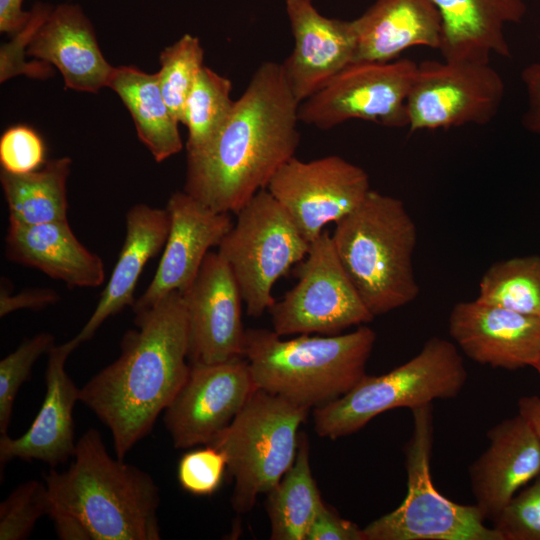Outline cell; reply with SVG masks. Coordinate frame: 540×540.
<instances>
[{
	"label": "cell",
	"mask_w": 540,
	"mask_h": 540,
	"mask_svg": "<svg viewBox=\"0 0 540 540\" xmlns=\"http://www.w3.org/2000/svg\"><path fill=\"white\" fill-rule=\"evenodd\" d=\"M517 404L518 413L528 421L540 440V397L524 396Z\"/></svg>",
	"instance_id": "7bdbcfd3"
},
{
	"label": "cell",
	"mask_w": 540,
	"mask_h": 540,
	"mask_svg": "<svg viewBox=\"0 0 540 540\" xmlns=\"http://www.w3.org/2000/svg\"><path fill=\"white\" fill-rule=\"evenodd\" d=\"M505 95L490 63L426 60L418 64L406 109L410 132L486 125Z\"/></svg>",
	"instance_id": "7c38bea8"
},
{
	"label": "cell",
	"mask_w": 540,
	"mask_h": 540,
	"mask_svg": "<svg viewBox=\"0 0 540 540\" xmlns=\"http://www.w3.org/2000/svg\"><path fill=\"white\" fill-rule=\"evenodd\" d=\"M46 147L40 135L27 125L6 129L0 138L2 170L12 174H26L40 169L47 161Z\"/></svg>",
	"instance_id": "8d00e7d4"
},
{
	"label": "cell",
	"mask_w": 540,
	"mask_h": 540,
	"mask_svg": "<svg viewBox=\"0 0 540 540\" xmlns=\"http://www.w3.org/2000/svg\"><path fill=\"white\" fill-rule=\"evenodd\" d=\"M311 243L329 223L356 209L371 190L368 174L337 155L288 160L266 188Z\"/></svg>",
	"instance_id": "4fadbf2b"
},
{
	"label": "cell",
	"mask_w": 540,
	"mask_h": 540,
	"mask_svg": "<svg viewBox=\"0 0 540 540\" xmlns=\"http://www.w3.org/2000/svg\"><path fill=\"white\" fill-rule=\"evenodd\" d=\"M23 0H0V31L13 35L28 21L30 11L22 8Z\"/></svg>",
	"instance_id": "b9f144b4"
},
{
	"label": "cell",
	"mask_w": 540,
	"mask_h": 540,
	"mask_svg": "<svg viewBox=\"0 0 540 540\" xmlns=\"http://www.w3.org/2000/svg\"><path fill=\"white\" fill-rule=\"evenodd\" d=\"M294 47L281 63L291 93L301 103L354 62L352 20L320 13L314 0H285Z\"/></svg>",
	"instance_id": "e0dca14e"
},
{
	"label": "cell",
	"mask_w": 540,
	"mask_h": 540,
	"mask_svg": "<svg viewBox=\"0 0 540 540\" xmlns=\"http://www.w3.org/2000/svg\"><path fill=\"white\" fill-rule=\"evenodd\" d=\"M48 508L45 482L28 480L21 483L0 503V540L28 538Z\"/></svg>",
	"instance_id": "d6a6232c"
},
{
	"label": "cell",
	"mask_w": 540,
	"mask_h": 540,
	"mask_svg": "<svg viewBox=\"0 0 540 540\" xmlns=\"http://www.w3.org/2000/svg\"><path fill=\"white\" fill-rule=\"evenodd\" d=\"M77 346L72 340L54 346L48 352L45 371V396L30 427L17 438L8 434L0 436L1 469L9 461L38 460L52 467L65 463L73 457L74 439L73 409L80 401V388L65 370L70 353Z\"/></svg>",
	"instance_id": "d6986e66"
},
{
	"label": "cell",
	"mask_w": 540,
	"mask_h": 540,
	"mask_svg": "<svg viewBox=\"0 0 540 540\" xmlns=\"http://www.w3.org/2000/svg\"><path fill=\"white\" fill-rule=\"evenodd\" d=\"M26 54L57 68L65 87L78 92L97 93L107 87L114 68L102 54L92 23L78 4L53 7Z\"/></svg>",
	"instance_id": "44dd1931"
},
{
	"label": "cell",
	"mask_w": 540,
	"mask_h": 540,
	"mask_svg": "<svg viewBox=\"0 0 540 540\" xmlns=\"http://www.w3.org/2000/svg\"><path fill=\"white\" fill-rule=\"evenodd\" d=\"M55 338L42 332L25 339L13 352L0 361V434H7L13 414L15 397L22 384L30 377L31 370L39 357L48 353Z\"/></svg>",
	"instance_id": "1f68e13d"
},
{
	"label": "cell",
	"mask_w": 540,
	"mask_h": 540,
	"mask_svg": "<svg viewBox=\"0 0 540 540\" xmlns=\"http://www.w3.org/2000/svg\"><path fill=\"white\" fill-rule=\"evenodd\" d=\"M477 301L540 317V256L494 262L479 282Z\"/></svg>",
	"instance_id": "f1b7e54d"
},
{
	"label": "cell",
	"mask_w": 540,
	"mask_h": 540,
	"mask_svg": "<svg viewBox=\"0 0 540 540\" xmlns=\"http://www.w3.org/2000/svg\"><path fill=\"white\" fill-rule=\"evenodd\" d=\"M188 324L190 364L243 357V299L226 261L208 252L191 287L182 294Z\"/></svg>",
	"instance_id": "9a60e30c"
},
{
	"label": "cell",
	"mask_w": 540,
	"mask_h": 540,
	"mask_svg": "<svg viewBox=\"0 0 540 540\" xmlns=\"http://www.w3.org/2000/svg\"><path fill=\"white\" fill-rule=\"evenodd\" d=\"M467 380L461 354L452 342L432 337L417 355L382 375H367L340 398L315 408L314 430L320 437L351 435L381 413L410 410L459 395Z\"/></svg>",
	"instance_id": "8992f818"
},
{
	"label": "cell",
	"mask_w": 540,
	"mask_h": 540,
	"mask_svg": "<svg viewBox=\"0 0 540 540\" xmlns=\"http://www.w3.org/2000/svg\"><path fill=\"white\" fill-rule=\"evenodd\" d=\"M123 246L94 312L71 340L78 347L91 339L105 320L136 301L134 292L146 263L165 246L170 215L167 208L136 204L126 213Z\"/></svg>",
	"instance_id": "d4e9b609"
},
{
	"label": "cell",
	"mask_w": 540,
	"mask_h": 540,
	"mask_svg": "<svg viewBox=\"0 0 540 540\" xmlns=\"http://www.w3.org/2000/svg\"><path fill=\"white\" fill-rule=\"evenodd\" d=\"M170 229L157 270L134 313L148 309L172 292L184 294L194 282L209 249L218 246L234 222L185 191L174 192L166 206Z\"/></svg>",
	"instance_id": "2e32d148"
},
{
	"label": "cell",
	"mask_w": 540,
	"mask_h": 540,
	"mask_svg": "<svg viewBox=\"0 0 540 540\" xmlns=\"http://www.w3.org/2000/svg\"><path fill=\"white\" fill-rule=\"evenodd\" d=\"M309 455V442L302 433L294 463L266 493L272 540H306L310 525L324 504L312 476Z\"/></svg>",
	"instance_id": "83f0119b"
},
{
	"label": "cell",
	"mask_w": 540,
	"mask_h": 540,
	"mask_svg": "<svg viewBox=\"0 0 540 540\" xmlns=\"http://www.w3.org/2000/svg\"><path fill=\"white\" fill-rule=\"evenodd\" d=\"M231 92L230 79L203 66L185 104L182 124L188 131L187 154L204 149L226 125L235 105Z\"/></svg>",
	"instance_id": "f546056e"
},
{
	"label": "cell",
	"mask_w": 540,
	"mask_h": 540,
	"mask_svg": "<svg viewBox=\"0 0 540 540\" xmlns=\"http://www.w3.org/2000/svg\"><path fill=\"white\" fill-rule=\"evenodd\" d=\"M47 515L52 519L56 533L62 540H91L84 525L74 516L54 507H49Z\"/></svg>",
	"instance_id": "60d3db41"
},
{
	"label": "cell",
	"mask_w": 540,
	"mask_h": 540,
	"mask_svg": "<svg viewBox=\"0 0 540 540\" xmlns=\"http://www.w3.org/2000/svg\"><path fill=\"white\" fill-rule=\"evenodd\" d=\"M411 411L413 432L404 447L407 494L396 509L363 528L366 540H502L475 504L453 502L434 486L432 403Z\"/></svg>",
	"instance_id": "ba28073f"
},
{
	"label": "cell",
	"mask_w": 540,
	"mask_h": 540,
	"mask_svg": "<svg viewBox=\"0 0 540 540\" xmlns=\"http://www.w3.org/2000/svg\"><path fill=\"white\" fill-rule=\"evenodd\" d=\"M489 446L470 465L471 491L485 520H493L517 491L540 474V440L519 413L494 425Z\"/></svg>",
	"instance_id": "ffe728a7"
},
{
	"label": "cell",
	"mask_w": 540,
	"mask_h": 540,
	"mask_svg": "<svg viewBox=\"0 0 540 540\" xmlns=\"http://www.w3.org/2000/svg\"><path fill=\"white\" fill-rule=\"evenodd\" d=\"M352 22L354 62H388L408 48L441 44L442 20L431 0H375Z\"/></svg>",
	"instance_id": "603a6c76"
},
{
	"label": "cell",
	"mask_w": 540,
	"mask_h": 540,
	"mask_svg": "<svg viewBox=\"0 0 540 540\" xmlns=\"http://www.w3.org/2000/svg\"><path fill=\"white\" fill-rule=\"evenodd\" d=\"M449 333L473 361L493 368L535 367L540 359V317L473 301L454 305Z\"/></svg>",
	"instance_id": "ac0fdd59"
},
{
	"label": "cell",
	"mask_w": 540,
	"mask_h": 540,
	"mask_svg": "<svg viewBox=\"0 0 540 540\" xmlns=\"http://www.w3.org/2000/svg\"><path fill=\"white\" fill-rule=\"evenodd\" d=\"M227 460L211 446L185 453L178 463L177 478L182 489L196 496H210L221 485Z\"/></svg>",
	"instance_id": "d590c367"
},
{
	"label": "cell",
	"mask_w": 540,
	"mask_h": 540,
	"mask_svg": "<svg viewBox=\"0 0 540 540\" xmlns=\"http://www.w3.org/2000/svg\"><path fill=\"white\" fill-rule=\"evenodd\" d=\"M521 79L527 95L522 124L529 132L540 135V62L526 66Z\"/></svg>",
	"instance_id": "ab89813d"
},
{
	"label": "cell",
	"mask_w": 540,
	"mask_h": 540,
	"mask_svg": "<svg viewBox=\"0 0 540 540\" xmlns=\"http://www.w3.org/2000/svg\"><path fill=\"white\" fill-rule=\"evenodd\" d=\"M306 540H366V537L363 528L341 518L324 503L310 525Z\"/></svg>",
	"instance_id": "74e56055"
},
{
	"label": "cell",
	"mask_w": 540,
	"mask_h": 540,
	"mask_svg": "<svg viewBox=\"0 0 540 540\" xmlns=\"http://www.w3.org/2000/svg\"><path fill=\"white\" fill-rule=\"evenodd\" d=\"M534 368L537 370V372H538V374L540 376V359H539V361L537 362V364L535 365Z\"/></svg>",
	"instance_id": "ee69618b"
},
{
	"label": "cell",
	"mask_w": 540,
	"mask_h": 540,
	"mask_svg": "<svg viewBox=\"0 0 540 540\" xmlns=\"http://www.w3.org/2000/svg\"><path fill=\"white\" fill-rule=\"evenodd\" d=\"M308 408L257 388L232 422L207 444L221 450L234 479L231 505L244 514L291 467Z\"/></svg>",
	"instance_id": "52a82bcc"
},
{
	"label": "cell",
	"mask_w": 540,
	"mask_h": 540,
	"mask_svg": "<svg viewBox=\"0 0 540 540\" xmlns=\"http://www.w3.org/2000/svg\"><path fill=\"white\" fill-rule=\"evenodd\" d=\"M442 20L438 50L445 60L489 63L492 54L510 57L504 29L522 21L523 0H431Z\"/></svg>",
	"instance_id": "7402d4cb"
},
{
	"label": "cell",
	"mask_w": 540,
	"mask_h": 540,
	"mask_svg": "<svg viewBox=\"0 0 540 540\" xmlns=\"http://www.w3.org/2000/svg\"><path fill=\"white\" fill-rule=\"evenodd\" d=\"M418 64L410 59L353 62L299 105L300 122L328 130L351 119L405 127Z\"/></svg>",
	"instance_id": "8fae6325"
},
{
	"label": "cell",
	"mask_w": 540,
	"mask_h": 540,
	"mask_svg": "<svg viewBox=\"0 0 540 540\" xmlns=\"http://www.w3.org/2000/svg\"><path fill=\"white\" fill-rule=\"evenodd\" d=\"M134 323L136 329L123 335L119 357L80 388V401L110 430L120 459L152 431L190 371L180 292L136 312Z\"/></svg>",
	"instance_id": "7a4b0ae2"
},
{
	"label": "cell",
	"mask_w": 540,
	"mask_h": 540,
	"mask_svg": "<svg viewBox=\"0 0 540 540\" xmlns=\"http://www.w3.org/2000/svg\"><path fill=\"white\" fill-rule=\"evenodd\" d=\"M204 50L198 37L184 34L159 56L156 73L161 93L174 117L183 123L188 95L204 66Z\"/></svg>",
	"instance_id": "4dcf8cb0"
},
{
	"label": "cell",
	"mask_w": 540,
	"mask_h": 540,
	"mask_svg": "<svg viewBox=\"0 0 540 540\" xmlns=\"http://www.w3.org/2000/svg\"><path fill=\"white\" fill-rule=\"evenodd\" d=\"M58 300V293L52 289L30 288L18 293H11L5 285H1L0 317L21 309H42L54 304Z\"/></svg>",
	"instance_id": "f35d334b"
},
{
	"label": "cell",
	"mask_w": 540,
	"mask_h": 540,
	"mask_svg": "<svg viewBox=\"0 0 540 540\" xmlns=\"http://www.w3.org/2000/svg\"><path fill=\"white\" fill-rule=\"evenodd\" d=\"M71 165L69 157H61L26 174L1 170L0 182L9 222L38 225L68 220L67 180Z\"/></svg>",
	"instance_id": "4316f807"
},
{
	"label": "cell",
	"mask_w": 540,
	"mask_h": 540,
	"mask_svg": "<svg viewBox=\"0 0 540 540\" xmlns=\"http://www.w3.org/2000/svg\"><path fill=\"white\" fill-rule=\"evenodd\" d=\"M299 105L281 63L263 62L218 136L187 154L183 191L214 211L236 214L295 156Z\"/></svg>",
	"instance_id": "6da1fadb"
},
{
	"label": "cell",
	"mask_w": 540,
	"mask_h": 540,
	"mask_svg": "<svg viewBox=\"0 0 540 540\" xmlns=\"http://www.w3.org/2000/svg\"><path fill=\"white\" fill-rule=\"evenodd\" d=\"M256 389L244 357L190 364L186 381L164 410L163 422L174 447L209 444Z\"/></svg>",
	"instance_id": "5bb4252c"
},
{
	"label": "cell",
	"mask_w": 540,
	"mask_h": 540,
	"mask_svg": "<svg viewBox=\"0 0 540 540\" xmlns=\"http://www.w3.org/2000/svg\"><path fill=\"white\" fill-rule=\"evenodd\" d=\"M375 341V331L365 324L345 334L287 340L273 330L246 329L243 357L257 388L315 409L362 379Z\"/></svg>",
	"instance_id": "277c9868"
},
{
	"label": "cell",
	"mask_w": 540,
	"mask_h": 540,
	"mask_svg": "<svg viewBox=\"0 0 540 540\" xmlns=\"http://www.w3.org/2000/svg\"><path fill=\"white\" fill-rule=\"evenodd\" d=\"M502 540H540V474L492 520Z\"/></svg>",
	"instance_id": "e575fe53"
},
{
	"label": "cell",
	"mask_w": 540,
	"mask_h": 540,
	"mask_svg": "<svg viewBox=\"0 0 540 540\" xmlns=\"http://www.w3.org/2000/svg\"><path fill=\"white\" fill-rule=\"evenodd\" d=\"M6 257L36 268L68 287H98L105 280L102 259L74 235L68 220L38 225L9 222Z\"/></svg>",
	"instance_id": "cb8c5ba5"
},
{
	"label": "cell",
	"mask_w": 540,
	"mask_h": 540,
	"mask_svg": "<svg viewBox=\"0 0 540 540\" xmlns=\"http://www.w3.org/2000/svg\"><path fill=\"white\" fill-rule=\"evenodd\" d=\"M301 262L296 285L268 310L279 336L336 335L375 318L343 267L328 231L310 243Z\"/></svg>",
	"instance_id": "30bf717a"
},
{
	"label": "cell",
	"mask_w": 540,
	"mask_h": 540,
	"mask_svg": "<svg viewBox=\"0 0 540 540\" xmlns=\"http://www.w3.org/2000/svg\"><path fill=\"white\" fill-rule=\"evenodd\" d=\"M236 216L217 252L232 271L247 315L259 317L275 303L276 281L305 258L310 243L267 189Z\"/></svg>",
	"instance_id": "9c48e42d"
},
{
	"label": "cell",
	"mask_w": 540,
	"mask_h": 540,
	"mask_svg": "<svg viewBox=\"0 0 540 540\" xmlns=\"http://www.w3.org/2000/svg\"><path fill=\"white\" fill-rule=\"evenodd\" d=\"M335 250L372 315L388 313L419 294L412 256L417 229L403 202L370 190L335 223Z\"/></svg>",
	"instance_id": "5b68a950"
},
{
	"label": "cell",
	"mask_w": 540,
	"mask_h": 540,
	"mask_svg": "<svg viewBox=\"0 0 540 540\" xmlns=\"http://www.w3.org/2000/svg\"><path fill=\"white\" fill-rule=\"evenodd\" d=\"M107 87L128 109L138 138L156 162L182 150L180 123L164 100L156 73L149 74L134 66L114 67Z\"/></svg>",
	"instance_id": "484cf974"
},
{
	"label": "cell",
	"mask_w": 540,
	"mask_h": 540,
	"mask_svg": "<svg viewBox=\"0 0 540 540\" xmlns=\"http://www.w3.org/2000/svg\"><path fill=\"white\" fill-rule=\"evenodd\" d=\"M52 8V6L45 3L35 4L30 10V17L27 23L12 35L9 42L1 45V83L19 75L38 79H45L52 76L53 69L50 64L38 60L26 61L27 48Z\"/></svg>",
	"instance_id": "836d02e7"
},
{
	"label": "cell",
	"mask_w": 540,
	"mask_h": 540,
	"mask_svg": "<svg viewBox=\"0 0 540 540\" xmlns=\"http://www.w3.org/2000/svg\"><path fill=\"white\" fill-rule=\"evenodd\" d=\"M49 507L77 518L91 540H159V488L140 468L113 458L100 432L88 429L73 461L44 475Z\"/></svg>",
	"instance_id": "3957f363"
}]
</instances>
